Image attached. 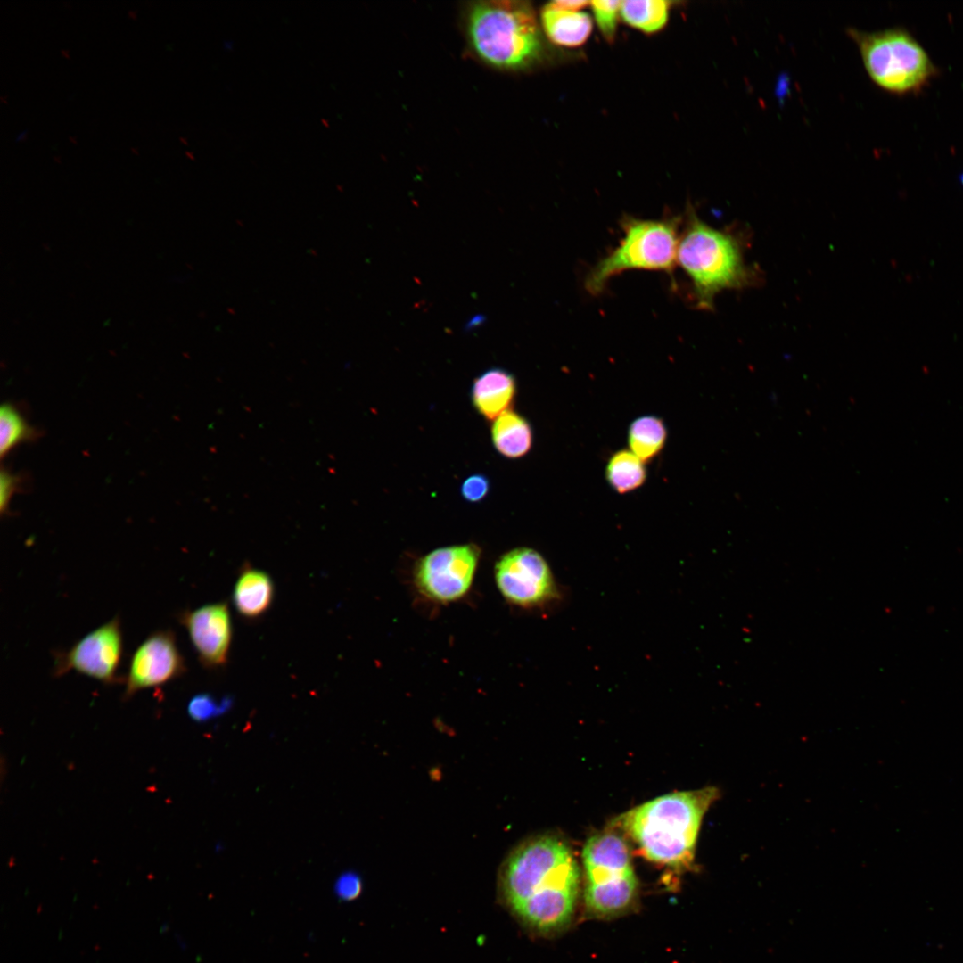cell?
Returning a JSON list of instances; mask_svg holds the SVG:
<instances>
[{"mask_svg": "<svg viewBox=\"0 0 963 963\" xmlns=\"http://www.w3.org/2000/svg\"><path fill=\"white\" fill-rule=\"evenodd\" d=\"M29 435V426L21 415L11 405H3L0 410L1 457L7 454Z\"/></svg>", "mask_w": 963, "mask_h": 963, "instance_id": "obj_20", "label": "cell"}, {"mask_svg": "<svg viewBox=\"0 0 963 963\" xmlns=\"http://www.w3.org/2000/svg\"><path fill=\"white\" fill-rule=\"evenodd\" d=\"M185 670L174 633L169 630L154 631L131 656L124 697L128 699L140 690L164 685Z\"/></svg>", "mask_w": 963, "mask_h": 963, "instance_id": "obj_11", "label": "cell"}, {"mask_svg": "<svg viewBox=\"0 0 963 963\" xmlns=\"http://www.w3.org/2000/svg\"><path fill=\"white\" fill-rule=\"evenodd\" d=\"M848 32L870 78L886 92L918 93L938 73L924 47L903 28L874 32L850 29Z\"/></svg>", "mask_w": 963, "mask_h": 963, "instance_id": "obj_6", "label": "cell"}, {"mask_svg": "<svg viewBox=\"0 0 963 963\" xmlns=\"http://www.w3.org/2000/svg\"><path fill=\"white\" fill-rule=\"evenodd\" d=\"M589 4L590 2L580 0H558L550 2L547 5L562 11H580Z\"/></svg>", "mask_w": 963, "mask_h": 963, "instance_id": "obj_26", "label": "cell"}, {"mask_svg": "<svg viewBox=\"0 0 963 963\" xmlns=\"http://www.w3.org/2000/svg\"><path fill=\"white\" fill-rule=\"evenodd\" d=\"M494 577L502 597L518 607H541L556 594L547 562L530 547L511 549L501 556L495 564Z\"/></svg>", "mask_w": 963, "mask_h": 963, "instance_id": "obj_9", "label": "cell"}, {"mask_svg": "<svg viewBox=\"0 0 963 963\" xmlns=\"http://www.w3.org/2000/svg\"><path fill=\"white\" fill-rule=\"evenodd\" d=\"M480 556V548L473 543L433 549L416 564L415 587L421 596L435 603L462 599L472 587Z\"/></svg>", "mask_w": 963, "mask_h": 963, "instance_id": "obj_8", "label": "cell"}, {"mask_svg": "<svg viewBox=\"0 0 963 963\" xmlns=\"http://www.w3.org/2000/svg\"><path fill=\"white\" fill-rule=\"evenodd\" d=\"M15 479L10 473L2 471L0 476V506L1 510L6 507L12 492L14 491Z\"/></svg>", "mask_w": 963, "mask_h": 963, "instance_id": "obj_25", "label": "cell"}, {"mask_svg": "<svg viewBox=\"0 0 963 963\" xmlns=\"http://www.w3.org/2000/svg\"><path fill=\"white\" fill-rule=\"evenodd\" d=\"M460 491L465 500L471 503L480 502L490 491V481L483 474L471 475L464 481Z\"/></svg>", "mask_w": 963, "mask_h": 963, "instance_id": "obj_23", "label": "cell"}, {"mask_svg": "<svg viewBox=\"0 0 963 963\" xmlns=\"http://www.w3.org/2000/svg\"><path fill=\"white\" fill-rule=\"evenodd\" d=\"M670 2L664 0L621 1V15L631 27L646 33L661 29L669 17Z\"/></svg>", "mask_w": 963, "mask_h": 963, "instance_id": "obj_19", "label": "cell"}, {"mask_svg": "<svg viewBox=\"0 0 963 963\" xmlns=\"http://www.w3.org/2000/svg\"><path fill=\"white\" fill-rule=\"evenodd\" d=\"M580 870L570 848L553 836H539L515 849L500 875V891L512 912L542 934L572 919Z\"/></svg>", "mask_w": 963, "mask_h": 963, "instance_id": "obj_1", "label": "cell"}, {"mask_svg": "<svg viewBox=\"0 0 963 963\" xmlns=\"http://www.w3.org/2000/svg\"><path fill=\"white\" fill-rule=\"evenodd\" d=\"M676 260L691 281L699 309L712 310L719 293L749 287L758 279L745 261L741 235L711 226L691 207L679 233Z\"/></svg>", "mask_w": 963, "mask_h": 963, "instance_id": "obj_3", "label": "cell"}, {"mask_svg": "<svg viewBox=\"0 0 963 963\" xmlns=\"http://www.w3.org/2000/svg\"><path fill=\"white\" fill-rule=\"evenodd\" d=\"M232 705V699L226 697L218 703L208 693L194 696L188 703L187 712L195 721H205L216 715L226 712Z\"/></svg>", "mask_w": 963, "mask_h": 963, "instance_id": "obj_21", "label": "cell"}, {"mask_svg": "<svg viewBox=\"0 0 963 963\" xmlns=\"http://www.w3.org/2000/svg\"><path fill=\"white\" fill-rule=\"evenodd\" d=\"M680 217L641 219L626 216L621 222L623 236L617 247L588 273L585 288L601 293L613 276L629 270L671 274L677 264Z\"/></svg>", "mask_w": 963, "mask_h": 963, "instance_id": "obj_5", "label": "cell"}, {"mask_svg": "<svg viewBox=\"0 0 963 963\" xmlns=\"http://www.w3.org/2000/svg\"><path fill=\"white\" fill-rule=\"evenodd\" d=\"M515 394L514 375L499 367L484 371L473 381L471 389L473 407L488 420H495L511 410Z\"/></svg>", "mask_w": 963, "mask_h": 963, "instance_id": "obj_13", "label": "cell"}, {"mask_svg": "<svg viewBox=\"0 0 963 963\" xmlns=\"http://www.w3.org/2000/svg\"><path fill=\"white\" fill-rule=\"evenodd\" d=\"M585 903L597 917H612L632 904L638 882L630 849L620 835L605 831L591 836L583 853Z\"/></svg>", "mask_w": 963, "mask_h": 963, "instance_id": "obj_7", "label": "cell"}, {"mask_svg": "<svg viewBox=\"0 0 963 963\" xmlns=\"http://www.w3.org/2000/svg\"><path fill=\"white\" fill-rule=\"evenodd\" d=\"M200 663L206 668H220L227 663L233 625L226 602L207 604L179 615Z\"/></svg>", "mask_w": 963, "mask_h": 963, "instance_id": "obj_12", "label": "cell"}, {"mask_svg": "<svg viewBox=\"0 0 963 963\" xmlns=\"http://www.w3.org/2000/svg\"><path fill=\"white\" fill-rule=\"evenodd\" d=\"M25 133H26V131H24V132H22V133L19 134V136H18V137H17V140H20L21 138H22V137H23V135H25Z\"/></svg>", "mask_w": 963, "mask_h": 963, "instance_id": "obj_28", "label": "cell"}, {"mask_svg": "<svg viewBox=\"0 0 963 963\" xmlns=\"http://www.w3.org/2000/svg\"><path fill=\"white\" fill-rule=\"evenodd\" d=\"M594 18L603 36L612 41L615 36L618 14L621 12V1L590 2Z\"/></svg>", "mask_w": 963, "mask_h": 963, "instance_id": "obj_22", "label": "cell"}, {"mask_svg": "<svg viewBox=\"0 0 963 963\" xmlns=\"http://www.w3.org/2000/svg\"><path fill=\"white\" fill-rule=\"evenodd\" d=\"M540 22L548 39L561 46H580L592 31V20L586 12L557 10L547 4L541 11Z\"/></svg>", "mask_w": 963, "mask_h": 963, "instance_id": "obj_15", "label": "cell"}, {"mask_svg": "<svg viewBox=\"0 0 963 963\" xmlns=\"http://www.w3.org/2000/svg\"><path fill=\"white\" fill-rule=\"evenodd\" d=\"M491 438L494 448L500 455L518 458L531 449L532 430L523 416L509 410L493 420Z\"/></svg>", "mask_w": 963, "mask_h": 963, "instance_id": "obj_16", "label": "cell"}, {"mask_svg": "<svg viewBox=\"0 0 963 963\" xmlns=\"http://www.w3.org/2000/svg\"><path fill=\"white\" fill-rule=\"evenodd\" d=\"M646 478L644 462L630 450H620L609 459L606 479L619 493L632 491L640 487Z\"/></svg>", "mask_w": 963, "mask_h": 963, "instance_id": "obj_18", "label": "cell"}, {"mask_svg": "<svg viewBox=\"0 0 963 963\" xmlns=\"http://www.w3.org/2000/svg\"><path fill=\"white\" fill-rule=\"evenodd\" d=\"M465 30L473 53L484 63L504 70L532 64L541 52L533 9L521 1H478L467 8Z\"/></svg>", "mask_w": 963, "mask_h": 963, "instance_id": "obj_4", "label": "cell"}, {"mask_svg": "<svg viewBox=\"0 0 963 963\" xmlns=\"http://www.w3.org/2000/svg\"><path fill=\"white\" fill-rule=\"evenodd\" d=\"M959 180L961 185L963 186V171L960 173V175L959 177Z\"/></svg>", "mask_w": 963, "mask_h": 963, "instance_id": "obj_27", "label": "cell"}, {"mask_svg": "<svg viewBox=\"0 0 963 963\" xmlns=\"http://www.w3.org/2000/svg\"><path fill=\"white\" fill-rule=\"evenodd\" d=\"M667 431L663 422L654 416L637 418L630 426L628 441L630 451L643 462L654 458L663 448Z\"/></svg>", "mask_w": 963, "mask_h": 963, "instance_id": "obj_17", "label": "cell"}, {"mask_svg": "<svg viewBox=\"0 0 963 963\" xmlns=\"http://www.w3.org/2000/svg\"><path fill=\"white\" fill-rule=\"evenodd\" d=\"M720 797L714 786L667 794L623 814L618 822L649 860L689 868L704 816Z\"/></svg>", "mask_w": 963, "mask_h": 963, "instance_id": "obj_2", "label": "cell"}, {"mask_svg": "<svg viewBox=\"0 0 963 963\" xmlns=\"http://www.w3.org/2000/svg\"><path fill=\"white\" fill-rule=\"evenodd\" d=\"M123 652L119 617L92 630L68 651L57 653L54 675L60 677L74 671L105 684L119 682L118 669Z\"/></svg>", "mask_w": 963, "mask_h": 963, "instance_id": "obj_10", "label": "cell"}, {"mask_svg": "<svg viewBox=\"0 0 963 963\" xmlns=\"http://www.w3.org/2000/svg\"><path fill=\"white\" fill-rule=\"evenodd\" d=\"M275 591V583L268 572L246 565L235 580L232 601L239 615L252 621L270 609Z\"/></svg>", "mask_w": 963, "mask_h": 963, "instance_id": "obj_14", "label": "cell"}, {"mask_svg": "<svg viewBox=\"0 0 963 963\" xmlns=\"http://www.w3.org/2000/svg\"><path fill=\"white\" fill-rule=\"evenodd\" d=\"M361 891V881L353 873H346L338 878L335 885V892L343 900H352L358 896Z\"/></svg>", "mask_w": 963, "mask_h": 963, "instance_id": "obj_24", "label": "cell"}]
</instances>
